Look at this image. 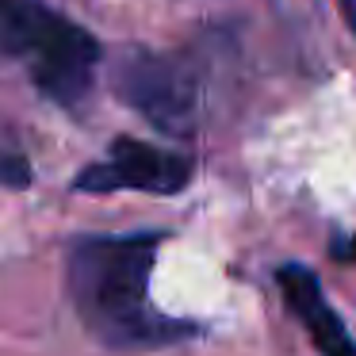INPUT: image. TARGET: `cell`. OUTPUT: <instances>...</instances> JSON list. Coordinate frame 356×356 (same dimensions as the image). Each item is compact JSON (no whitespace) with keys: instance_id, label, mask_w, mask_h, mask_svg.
<instances>
[{"instance_id":"cell-1","label":"cell","mask_w":356,"mask_h":356,"mask_svg":"<svg viewBox=\"0 0 356 356\" xmlns=\"http://www.w3.org/2000/svg\"><path fill=\"white\" fill-rule=\"evenodd\" d=\"M161 234H104L70 249L65 287L85 330L108 348H157L192 333L180 318L149 307V276Z\"/></svg>"},{"instance_id":"cell-4","label":"cell","mask_w":356,"mask_h":356,"mask_svg":"<svg viewBox=\"0 0 356 356\" xmlns=\"http://www.w3.org/2000/svg\"><path fill=\"white\" fill-rule=\"evenodd\" d=\"M195 165L188 154L161 149L138 138H115L108 146V157L77 172L73 192H154V195H177L188 188Z\"/></svg>"},{"instance_id":"cell-3","label":"cell","mask_w":356,"mask_h":356,"mask_svg":"<svg viewBox=\"0 0 356 356\" xmlns=\"http://www.w3.org/2000/svg\"><path fill=\"white\" fill-rule=\"evenodd\" d=\"M119 100L161 134L192 138L203 119V70L184 54L127 50L111 70Z\"/></svg>"},{"instance_id":"cell-7","label":"cell","mask_w":356,"mask_h":356,"mask_svg":"<svg viewBox=\"0 0 356 356\" xmlns=\"http://www.w3.org/2000/svg\"><path fill=\"white\" fill-rule=\"evenodd\" d=\"M333 257H341V261L356 264V234L348 241H341V245H333Z\"/></svg>"},{"instance_id":"cell-5","label":"cell","mask_w":356,"mask_h":356,"mask_svg":"<svg viewBox=\"0 0 356 356\" xmlns=\"http://www.w3.org/2000/svg\"><path fill=\"white\" fill-rule=\"evenodd\" d=\"M276 284H280V291H284L287 310L299 318V325L307 330L310 345H314L318 353L322 356H356V341H353V333H348L345 318L325 302L322 284H318V276L307 264H284V268L276 272Z\"/></svg>"},{"instance_id":"cell-2","label":"cell","mask_w":356,"mask_h":356,"mask_svg":"<svg viewBox=\"0 0 356 356\" xmlns=\"http://www.w3.org/2000/svg\"><path fill=\"white\" fill-rule=\"evenodd\" d=\"M0 50L24 62L39 92L58 108H81L100 62L96 35L47 0H0Z\"/></svg>"},{"instance_id":"cell-6","label":"cell","mask_w":356,"mask_h":356,"mask_svg":"<svg viewBox=\"0 0 356 356\" xmlns=\"http://www.w3.org/2000/svg\"><path fill=\"white\" fill-rule=\"evenodd\" d=\"M35 169L19 149L0 146V188H31Z\"/></svg>"}]
</instances>
